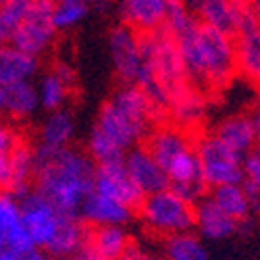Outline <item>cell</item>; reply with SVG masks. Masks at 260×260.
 I'll list each match as a JSON object with an SVG mask.
<instances>
[{
	"label": "cell",
	"instance_id": "obj_19",
	"mask_svg": "<svg viewBox=\"0 0 260 260\" xmlns=\"http://www.w3.org/2000/svg\"><path fill=\"white\" fill-rule=\"evenodd\" d=\"M193 227L208 240H223L235 233L240 223L231 219L210 196H204L193 204Z\"/></svg>",
	"mask_w": 260,
	"mask_h": 260
},
{
	"label": "cell",
	"instance_id": "obj_39",
	"mask_svg": "<svg viewBox=\"0 0 260 260\" xmlns=\"http://www.w3.org/2000/svg\"><path fill=\"white\" fill-rule=\"evenodd\" d=\"M9 183V154L0 150V189H7Z\"/></svg>",
	"mask_w": 260,
	"mask_h": 260
},
{
	"label": "cell",
	"instance_id": "obj_3",
	"mask_svg": "<svg viewBox=\"0 0 260 260\" xmlns=\"http://www.w3.org/2000/svg\"><path fill=\"white\" fill-rule=\"evenodd\" d=\"M140 67L156 77L169 98L189 83L177 40L165 25L154 31L140 34Z\"/></svg>",
	"mask_w": 260,
	"mask_h": 260
},
{
	"label": "cell",
	"instance_id": "obj_17",
	"mask_svg": "<svg viewBox=\"0 0 260 260\" xmlns=\"http://www.w3.org/2000/svg\"><path fill=\"white\" fill-rule=\"evenodd\" d=\"M191 138L187 134V129L177 127V125H158L146 136V150L154 156V160L167 169V165L181 154L183 150L193 148Z\"/></svg>",
	"mask_w": 260,
	"mask_h": 260
},
{
	"label": "cell",
	"instance_id": "obj_33",
	"mask_svg": "<svg viewBox=\"0 0 260 260\" xmlns=\"http://www.w3.org/2000/svg\"><path fill=\"white\" fill-rule=\"evenodd\" d=\"M242 185L248 193L252 212L260 214V154L256 150L244 156V179Z\"/></svg>",
	"mask_w": 260,
	"mask_h": 260
},
{
	"label": "cell",
	"instance_id": "obj_30",
	"mask_svg": "<svg viewBox=\"0 0 260 260\" xmlns=\"http://www.w3.org/2000/svg\"><path fill=\"white\" fill-rule=\"evenodd\" d=\"M36 0H5L0 3V44H11V40Z\"/></svg>",
	"mask_w": 260,
	"mask_h": 260
},
{
	"label": "cell",
	"instance_id": "obj_10",
	"mask_svg": "<svg viewBox=\"0 0 260 260\" xmlns=\"http://www.w3.org/2000/svg\"><path fill=\"white\" fill-rule=\"evenodd\" d=\"M96 127H100L117 146H121L125 150V152L129 148L138 146L150 132H152L150 125H146L142 121H136L134 117H129L127 113L121 111V108H117L111 100L102 104Z\"/></svg>",
	"mask_w": 260,
	"mask_h": 260
},
{
	"label": "cell",
	"instance_id": "obj_21",
	"mask_svg": "<svg viewBox=\"0 0 260 260\" xmlns=\"http://www.w3.org/2000/svg\"><path fill=\"white\" fill-rule=\"evenodd\" d=\"M7 154H9V183H7V191H11L13 196L21 202L31 191L34 148H29L25 142L17 140Z\"/></svg>",
	"mask_w": 260,
	"mask_h": 260
},
{
	"label": "cell",
	"instance_id": "obj_36",
	"mask_svg": "<svg viewBox=\"0 0 260 260\" xmlns=\"http://www.w3.org/2000/svg\"><path fill=\"white\" fill-rule=\"evenodd\" d=\"M50 71L56 73L64 83L69 85V88H73L75 81H77V73H75V69H73V64L67 62V60H56V62L52 64V69H50Z\"/></svg>",
	"mask_w": 260,
	"mask_h": 260
},
{
	"label": "cell",
	"instance_id": "obj_13",
	"mask_svg": "<svg viewBox=\"0 0 260 260\" xmlns=\"http://www.w3.org/2000/svg\"><path fill=\"white\" fill-rule=\"evenodd\" d=\"M123 162H125L129 177L142 189L144 196L169 187V177H167L165 169L154 160V156L148 152L146 146L138 144L134 148H129L125 152Z\"/></svg>",
	"mask_w": 260,
	"mask_h": 260
},
{
	"label": "cell",
	"instance_id": "obj_12",
	"mask_svg": "<svg viewBox=\"0 0 260 260\" xmlns=\"http://www.w3.org/2000/svg\"><path fill=\"white\" fill-rule=\"evenodd\" d=\"M19 204H21V223L31 235L34 244L38 248H44L60 219V212L36 189L29 191Z\"/></svg>",
	"mask_w": 260,
	"mask_h": 260
},
{
	"label": "cell",
	"instance_id": "obj_20",
	"mask_svg": "<svg viewBox=\"0 0 260 260\" xmlns=\"http://www.w3.org/2000/svg\"><path fill=\"white\" fill-rule=\"evenodd\" d=\"M206 113V96L196 85H183L169 98V119L177 127H196Z\"/></svg>",
	"mask_w": 260,
	"mask_h": 260
},
{
	"label": "cell",
	"instance_id": "obj_18",
	"mask_svg": "<svg viewBox=\"0 0 260 260\" xmlns=\"http://www.w3.org/2000/svg\"><path fill=\"white\" fill-rule=\"evenodd\" d=\"M235 73L260 88V23L250 25L233 36Z\"/></svg>",
	"mask_w": 260,
	"mask_h": 260
},
{
	"label": "cell",
	"instance_id": "obj_37",
	"mask_svg": "<svg viewBox=\"0 0 260 260\" xmlns=\"http://www.w3.org/2000/svg\"><path fill=\"white\" fill-rule=\"evenodd\" d=\"M17 140L19 138H17V134L13 132V129L5 121H0V150H3V152H9Z\"/></svg>",
	"mask_w": 260,
	"mask_h": 260
},
{
	"label": "cell",
	"instance_id": "obj_51",
	"mask_svg": "<svg viewBox=\"0 0 260 260\" xmlns=\"http://www.w3.org/2000/svg\"><path fill=\"white\" fill-rule=\"evenodd\" d=\"M0 3H5V0H0Z\"/></svg>",
	"mask_w": 260,
	"mask_h": 260
},
{
	"label": "cell",
	"instance_id": "obj_35",
	"mask_svg": "<svg viewBox=\"0 0 260 260\" xmlns=\"http://www.w3.org/2000/svg\"><path fill=\"white\" fill-rule=\"evenodd\" d=\"M21 225V204L11 191L0 189V237L11 235Z\"/></svg>",
	"mask_w": 260,
	"mask_h": 260
},
{
	"label": "cell",
	"instance_id": "obj_26",
	"mask_svg": "<svg viewBox=\"0 0 260 260\" xmlns=\"http://www.w3.org/2000/svg\"><path fill=\"white\" fill-rule=\"evenodd\" d=\"M210 198L219 204L231 219H235L237 223H246L252 214L250 208V200H248V193L244 189L242 183H223V185H216L212 187Z\"/></svg>",
	"mask_w": 260,
	"mask_h": 260
},
{
	"label": "cell",
	"instance_id": "obj_28",
	"mask_svg": "<svg viewBox=\"0 0 260 260\" xmlns=\"http://www.w3.org/2000/svg\"><path fill=\"white\" fill-rule=\"evenodd\" d=\"M165 254L167 260H210L208 250L200 242V237L191 235L189 231L167 235Z\"/></svg>",
	"mask_w": 260,
	"mask_h": 260
},
{
	"label": "cell",
	"instance_id": "obj_27",
	"mask_svg": "<svg viewBox=\"0 0 260 260\" xmlns=\"http://www.w3.org/2000/svg\"><path fill=\"white\" fill-rule=\"evenodd\" d=\"M73 134H75L73 115L69 111H64V108H56V111H50L48 119L42 125L40 140L42 144H48V146H69Z\"/></svg>",
	"mask_w": 260,
	"mask_h": 260
},
{
	"label": "cell",
	"instance_id": "obj_40",
	"mask_svg": "<svg viewBox=\"0 0 260 260\" xmlns=\"http://www.w3.org/2000/svg\"><path fill=\"white\" fill-rule=\"evenodd\" d=\"M73 258H75V260H111V258H104V256H100V254H94L90 248L81 250V252H79V254H75Z\"/></svg>",
	"mask_w": 260,
	"mask_h": 260
},
{
	"label": "cell",
	"instance_id": "obj_11",
	"mask_svg": "<svg viewBox=\"0 0 260 260\" xmlns=\"http://www.w3.org/2000/svg\"><path fill=\"white\" fill-rule=\"evenodd\" d=\"M94 189L104 193L108 198H115L129 208H138L144 200L142 189L134 183L125 169L123 160L117 162H106V165H96V175H94Z\"/></svg>",
	"mask_w": 260,
	"mask_h": 260
},
{
	"label": "cell",
	"instance_id": "obj_49",
	"mask_svg": "<svg viewBox=\"0 0 260 260\" xmlns=\"http://www.w3.org/2000/svg\"><path fill=\"white\" fill-rule=\"evenodd\" d=\"M50 3H52V5H54V3H58V0H50Z\"/></svg>",
	"mask_w": 260,
	"mask_h": 260
},
{
	"label": "cell",
	"instance_id": "obj_48",
	"mask_svg": "<svg viewBox=\"0 0 260 260\" xmlns=\"http://www.w3.org/2000/svg\"><path fill=\"white\" fill-rule=\"evenodd\" d=\"M54 260H75V258H54Z\"/></svg>",
	"mask_w": 260,
	"mask_h": 260
},
{
	"label": "cell",
	"instance_id": "obj_4",
	"mask_svg": "<svg viewBox=\"0 0 260 260\" xmlns=\"http://www.w3.org/2000/svg\"><path fill=\"white\" fill-rule=\"evenodd\" d=\"M138 210L148 229L162 235L183 233L193 227V204L183 200L171 187L144 196Z\"/></svg>",
	"mask_w": 260,
	"mask_h": 260
},
{
	"label": "cell",
	"instance_id": "obj_15",
	"mask_svg": "<svg viewBox=\"0 0 260 260\" xmlns=\"http://www.w3.org/2000/svg\"><path fill=\"white\" fill-rule=\"evenodd\" d=\"M121 23L134 27L138 34H148L165 25L167 0H117Z\"/></svg>",
	"mask_w": 260,
	"mask_h": 260
},
{
	"label": "cell",
	"instance_id": "obj_44",
	"mask_svg": "<svg viewBox=\"0 0 260 260\" xmlns=\"http://www.w3.org/2000/svg\"><path fill=\"white\" fill-rule=\"evenodd\" d=\"M254 129H256V142L260 144V115L258 113H254Z\"/></svg>",
	"mask_w": 260,
	"mask_h": 260
},
{
	"label": "cell",
	"instance_id": "obj_1",
	"mask_svg": "<svg viewBox=\"0 0 260 260\" xmlns=\"http://www.w3.org/2000/svg\"><path fill=\"white\" fill-rule=\"evenodd\" d=\"M96 162L69 146L38 144L34 148V183L60 214L79 216L85 196L94 189Z\"/></svg>",
	"mask_w": 260,
	"mask_h": 260
},
{
	"label": "cell",
	"instance_id": "obj_41",
	"mask_svg": "<svg viewBox=\"0 0 260 260\" xmlns=\"http://www.w3.org/2000/svg\"><path fill=\"white\" fill-rule=\"evenodd\" d=\"M121 260H150L148 256H144L140 250H136L134 246H129L127 248V252H125V256L121 258Z\"/></svg>",
	"mask_w": 260,
	"mask_h": 260
},
{
	"label": "cell",
	"instance_id": "obj_34",
	"mask_svg": "<svg viewBox=\"0 0 260 260\" xmlns=\"http://www.w3.org/2000/svg\"><path fill=\"white\" fill-rule=\"evenodd\" d=\"M196 17L187 9L185 0H167V17H165V27L177 36L181 31H185L189 25L196 23Z\"/></svg>",
	"mask_w": 260,
	"mask_h": 260
},
{
	"label": "cell",
	"instance_id": "obj_14",
	"mask_svg": "<svg viewBox=\"0 0 260 260\" xmlns=\"http://www.w3.org/2000/svg\"><path fill=\"white\" fill-rule=\"evenodd\" d=\"M88 227L79 216L60 214V219L50 235L48 244L42 248L52 258H73L88 246Z\"/></svg>",
	"mask_w": 260,
	"mask_h": 260
},
{
	"label": "cell",
	"instance_id": "obj_6",
	"mask_svg": "<svg viewBox=\"0 0 260 260\" xmlns=\"http://www.w3.org/2000/svg\"><path fill=\"white\" fill-rule=\"evenodd\" d=\"M52 9L54 5L50 0H36L29 7L27 15L23 17V21H21V25L17 27L11 44L38 58L46 54L58 36L52 23Z\"/></svg>",
	"mask_w": 260,
	"mask_h": 260
},
{
	"label": "cell",
	"instance_id": "obj_2",
	"mask_svg": "<svg viewBox=\"0 0 260 260\" xmlns=\"http://www.w3.org/2000/svg\"><path fill=\"white\" fill-rule=\"evenodd\" d=\"M183 67L191 85L202 92H216L235 77L233 36L202 21L175 36Z\"/></svg>",
	"mask_w": 260,
	"mask_h": 260
},
{
	"label": "cell",
	"instance_id": "obj_24",
	"mask_svg": "<svg viewBox=\"0 0 260 260\" xmlns=\"http://www.w3.org/2000/svg\"><path fill=\"white\" fill-rule=\"evenodd\" d=\"M88 246L94 254H100L111 260H121L132 246L129 235L123 225H100L88 235Z\"/></svg>",
	"mask_w": 260,
	"mask_h": 260
},
{
	"label": "cell",
	"instance_id": "obj_9",
	"mask_svg": "<svg viewBox=\"0 0 260 260\" xmlns=\"http://www.w3.org/2000/svg\"><path fill=\"white\" fill-rule=\"evenodd\" d=\"M108 52L117 77L121 83H136L142 54H140V34L125 23L115 25L108 31Z\"/></svg>",
	"mask_w": 260,
	"mask_h": 260
},
{
	"label": "cell",
	"instance_id": "obj_22",
	"mask_svg": "<svg viewBox=\"0 0 260 260\" xmlns=\"http://www.w3.org/2000/svg\"><path fill=\"white\" fill-rule=\"evenodd\" d=\"M40 71V58L19 50L13 44H0V85L34 79Z\"/></svg>",
	"mask_w": 260,
	"mask_h": 260
},
{
	"label": "cell",
	"instance_id": "obj_23",
	"mask_svg": "<svg viewBox=\"0 0 260 260\" xmlns=\"http://www.w3.org/2000/svg\"><path fill=\"white\" fill-rule=\"evenodd\" d=\"M5 90V113L13 119H27L40 106L38 85L31 79L3 85Z\"/></svg>",
	"mask_w": 260,
	"mask_h": 260
},
{
	"label": "cell",
	"instance_id": "obj_31",
	"mask_svg": "<svg viewBox=\"0 0 260 260\" xmlns=\"http://www.w3.org/2000/svg\"><path fill=\"white\" fill-rule=\"evenodd\" d=\"M69 85L64 83L56 73L48 71L42 75L40 85H38V94H40V106H44L46 111H56L62 108V104L69 98Z\"/></svg>",
	"mask_w": 260,
	"mask_h": 260
},
{
	"label": "cell",
	"instance_id": "obj_47",
	"mask_svg": "<svg viewBox=\"0 0 260 260\" xmlns=\"http://www.w3.org/2000/svg\"><path fill=\"white\" fill-rule=\"evenodd\" d=\"M256 113L260 115V100H258V106H256Z\"/></svg>",
	"mask_w": 260,
	"mask_h": 260
},
{
	"label": "cell",
	"instance_id": "obj_16",
	"mask_svg": "<svg viewBox=\"0 0 260 260\" xmlns=\"http://www.w3.org/2000/svg\"><path fill=\"white\" fill-rule=\"evenodd\" d=\"M132 216H134V208H129L127 204H123L115 198H108L96 189H92L88 196H85V200L79 208V219L92 227L125 225L132 221Z\"/></svg>",
	"mask_w": 260,
	"mask_h": 260
},
{
	"label": "cell",
	"instance_id": "obj_32",
	"mask_svg": "<svg viewBox=\"0 0 260 260\" xmlns=\"http://www.w3.org/2000/svg\"><path fill=\"white\" fill-rule=\"evenodd\" d=\"M88 152L96 165H106V162H117L125 158V150L117 146L111 138H108L100 127L94 125L88 138Z\"/></svg>",
	"mask_w": 260,
	"mask_h": 260
},
{
	"label": "cell",
	"instance_id": "obj_43",
	"mask_svg": "<svg viewBox=\"0 0 260 260\" xmlns=\"http://www.w3.org/2000/svg\"><path fill=\"white\" fill-rule=\"evenodd\" d=\"M250 7H252V13H254L256 21L260 23V0H250Z\"/></svg>",
	"mask_w": 260,
	"mask_h": 260
},
{
	"label": "cell",
	"instance_id": "obj_29",
	"mask_svg": "<svg viewBox=\"0 0 260 260\" xmlns=\"http://www.w3.org/2000/svg\"><path fill=\"white\" fill-rule=\"evenodd\" d=\"M90 13L88 0H58L52 9V23L56 31H71L81 25Z\"/></svg>",
	"mask_w": 260,
	"mask_h": 260
},
{
	"label": "cell",
	"instance_id": "obj_42",
	"mask_svg": "<svg viewBox=\"0 0 260 260\" xmlns=\"http://www.w3.org/2000/svg\"><path fill=\"white\" fill-rule=\"evenodd\" d=\"M23 260H50V258H48V254H46L44 250H42V248H36V250H34V252H29Z\"/></svg>",
	"mask_w": 260,
	"mask_h": 260
},
{
	"label": "cell",
	"instance_id": "obj_25",
	"mask_svg": "<svg viewBox=\"0 0 260 260\" xmlns=\"http://www.w3.org/2000/svg\"><path fill=\"white\" fill-rule=\"evenodd\" d=\"M216 136H219L227 146H231L237 152H242L244 156L254 150L256 142V129H254V119L248 115H235L216 127Z\"/></svg>",
	"mask_w": 260,
	"mask_h": 260
},
{
	"label": "cell",
	"instance_id": "obj_46",
	"mask_svg": "<svg viewBox=\"0 0 260 260\" xmlns=\"http://www.w3.org/2000/svg\"><path fill=\"white\" fill-rule=\"evenodd\" d=\"M5 111V90H3V85H0V113Z\"/></svg>",
	"mask_w": 260,
	"mask_h": 260
},
{
	"label": "cell",
	"instance_id": "obj_7",
	"mask_svg": "<svg viewBox=\"0 0 260 260\" xmlns=\"http://www.w3.org/2000/svg\"><path fill=\"white\" fill-rule=\"evenodd\" d=\"M185 5L198 21L231 36L258 23L250 0H185Z\"/></svg>",
	"mask_w": 260,
	"mask_h": 260
},
{
	"label": "cell",
	"instance_id": "obj_38",
	"mask_svg": "<svg viewBox=\"0 0 260 260\" xmlns=\"http://www.w3.org/2000/svg\"><path fill=\"white\" fill-rule=\"evenodd\" d=\"M88 5L92 9V13H98V15H106L111 13L117 5V0H88Z\"/></svg>",
	"mask_w": 260,
	"mask_h": 260
},
{
	"label": "cell",
	"instance_id": "obj_5",
	"mask_svg": "<svg viewBox=\"0 0 260 260\" xmlns=\"http://www.w3.org/2000/svg\"><path fill=\"white\" fill-rule=\"evenodd\" d=\"M193 150L198 154L202 177L208 187H216L223 183H242L244 154L227 146L216 134L200 136Z\"/></svg>",
	"mask_w": 260,
	"mask_h": 260
},
{
	"label": "cell",
	"instance_id": "obj_45",
	"mask_svg": "<svg viewBox=\"0 0 260 260\" xmlns=\"http://www.w3.org/2000/svg\"><path fill=\"white\" fill-rule=\"evenodd\" d=\"M0 260H21V258L15 256L11 250H5V252H0Z\"/></svg>",
	"mask_w": 260,
	"mask_h": 260
},
{
	"label": "cell",
	"instance_id": "obj_50",
	"mask_svg": "<svg viewBox=\"0 0 260 260\" xmlns=\"http://www.w3.org/2000/svg\"><path fill=\"white\" fill-rule=\"evenodd\" d=\"M256 152H258V154H260V148H256Z\"/></svg>",
	"mask_w": 260,
	"mask_h": 260
},
{
	"label": "cell",
	"instance_id": "obj_8",
	"mask_svg": "<svg viewBox=\"0 0 260 260\" xmlns=\"http://www.w3.org/2000/svg\"><path fill=\"white\" fill-rule=\"evenodd\" d=\"M165 173L169 177V187L175 193H179L189 204H196L200 198L206 196L208 185L202 177L200 160H198V154L193 148L183 150L181 154H177L167 165Z\"/></svg>",
	"mask_w": 260,
	"mask_h": 260
}]
</instances>
